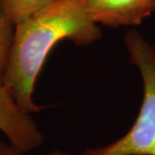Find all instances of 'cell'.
<instances>
[{
  "label": "cell",
  "mask_w": 155,
  "mask_h": 155,
  "mask_svg": "<svg viewBox=\"0 0 155 155\" xmlns=\"http://www.w3.org/2000/svg\"><path fill=\"white\" fill-rule=\"evenodd\" d=\"M101 32L84 0H58L14 25L2 85L26 113L39 112L41 107L35 102V83L54 45L66 39L88 45L100 38Z\"/></svg>",
  "instance_id": "1"
},
{
  "label": "cell",
  "mask_w": 155,
  "mask_h": 155,
  "mask_svg": "<svg viewBox=\"0 0 155 155\" xmlns=\"http://www.w3.org/2000/svg\"><path fill=\"white\" fill-rule=\"evenodd\" d=\"M129 60L140 73L143 99L134 124L122 137L80 155H155V45L135 29L124 35Z\"/></svg>",
  "instance_id": "2"
},
{
  "label": "cell",
  "mask_w": 155,
  "mask_h": 155,
  "mask_svg": "<svg viewBox=\"0 0 155 155\" xmlns=\"http://www.w3.org/2000/svg\"><path fill=\"white\" fill-rule=\"evenodd\" d=\"M0 133L8 143L30 153L43 143V135L31 114L20 108L11 93L0 84Z\"/></svg>",
  "instance_id": "3"
},
{
  "label": "cell",
  "mask_w": 155,
  "mask_h": 155,
  "mask_svg": "<svg viewBox=\"0 0 155 155\" xmlns=\"http://www.w3.org/2000/svg\"><path fill=\"white\" fill-rule=\"evenodd\" d=\"M90 18L98 25L136 26L155 11V0H84Z\"/></svg>",
  "instance_id": "4"
},
{
  "label": "cell",
  "mask_w": 155,
  "mask_h": 155,
  "mask_svg": "<svg viewBox=\"0 0 155 155\" xmlns=\"http://www.w3.org/2000/svg\"><path fill=\"white\" fill-rule=\"evenodd\" d=\"M57 1L58 0H0V6L9 21L15 25Z\"/></svg>",
  "instance_id": "5"
},
{
  "label": "cell",
  "mask_w": 155,
  "mask_h": 155,
  "mask_svg": "<svg viewBox=\"0 0 155 155\" xmlns=\"http://www.w3.org/2000/svg\"><path fill=\"white\" fill-rule=\"evenodd\" d=\"M14 25L3 12L0 6V84H2L10 51Z\"/></svg>",
  "instance_id": "6"
},
{
  "label": "cell",
  "mask_w": 155,
  "mask_h": 155,
  "mask_svg": "<svg viewBox=\"0 0 155 155\" xmlns=\"http://www.w3.org/2000/svg\"><path fill=\"white\" fill-rule=\"evenodd\" d=\"M0 155H30V153L18 149L8 142L0 141Z\"/></svg>",
  "instance_id": "7"
},
{
  "label": "cell",
  "mask_w": 155,
  "mask_h": 155,
  "mask_svg": "<svg viewBox=\"0 0 155 155\" xmlns=\"http://www.w3.org/2000/svg\"><path fill=\"white\" fill-rule=\"evenodd\" d=\"M42 155H71V154L68 152H64V151H61V150H52V151H49V152L43 153Z\"/></svg>",
  "instance_id": "8"
}]
</instances>
